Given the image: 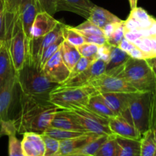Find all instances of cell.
<instances>
[{"mask_svg": "<svg viewBox=\"0 0 156 156\" xmlns=\"http://www.w3.org/2000/svg\"><path fill=\"white\" fill-rule=\"evenodd\" d=\"M28 38L22 27L20 18L15 21L10 35L5 41L15 70L18 71L23 66L28 56Z\"/></svg>", "mask_w": 156, "mask_h": 156, "instance_id": "obj_6", "label": "cell"}, {"mask_svg": "<svg viewBox=\"0 0 156 156\" xmlns=\"http://www.w3.org/2000/svg\"><path fill=\"white\" fill-rule=\"evenodd\" d=\"M109 127L111 133L117 136L132 140H140L142 137L141 133L133 123L128 109L110 118Z\"/></svg>", "mask_w": 156, "mask_h": 156, "instance_id": "obj_10", "label": "cell"}, {"mask_svg": "<svg viewBox=\"0 0 156 156\" xmlns=\"http://www.w3.org/2000/svg\"><path fill=\"white\" fill-rule=\"evenodd\" d=\"M85 108L91 112L107 119H110L116 116V114L105 101L100 93L91 96Z\"/></svg>", "mask_w": 156, "mask_h": 156, "instance_id": "obj_25", "label": "cell"}, {"mask_svg": "<svg viewBox=\"0 0 156 156\" xmlns=\"http://www.w3.org/2000/svg\"><path fill=\"white\" fill-rule=\"evenodd\" d=\"M59 50L64 63L71 71L72 69L82 57L77 47L64 40L61 44Z\"/></svg>", "mask_w": 156, "mask_h": 156, "instance_id": "obj_26", "label": "cell"}, {"mask_svg": "<svg viewBox=\"0 0 156 156\" xmlns=\"http://www.w3.org/2000/svg\"><path fill=\"white\" fill-rule=\"evenodd\" d=\"M61 11L74 12L88 19L94 4L91 0H59Z\"/></svg>", "mask_w": 156, "mask_h": 156, "instance_id": "obj_23", "label": "cell"}, {"mask_svg": "<svg viewBox=\"0 0 156 156\" xmlns=\"http://www.w3.org/2000/svg\"><path fill=\"white\" fill-rule=\"evenodd\" d=\"M63 24L59 22L54 29L46 35L37 38H30L28 41V56L34 64L40 69V59L46 49L62 36V28ZM42 70V69H41Z\"/></svg>", "mask_w": 156, "mask_h": 156, "instance_id": "obj_8", "label": "cell"}, {"mask_svg": "<svg viewBox=\"0 0 156 156\" xmlns=\"http://www.w3.org/2000/svg\"><path fill=\"white\" fill-rule=\"evenodd\" d=\"M41 12H46L51 15H54L61 11L59 0H37Z\"/></svg>", "mask_w": 156, "mask_h": 156, "instance_id": "obj_38", "label": "cell"}, {"mask_svg": "<svg viewBox=\"0 0 156 156\" xmlns=\"http://www.w3.org/2000/svg\"><path fill=\"white\" fill-rule=\"evenodd\" d=\"M120 152V146L117 142V136L114 134H111L94 156H119Z\"/></svg>", "mask_w": 156, "mask_h": 156, "instance_id": "obj_28", "label": "cell"}, {"mask_svg": "<svg viewBox=\"0 0 156 156\" xmlns=\"http://www.w3.org/2000/svg\"><path fill=\"white\" fill-rule=\"evenodd\" d=\"M106 63L102 59H98L93 62L88 68L77 76L65 81L60 86L82 87L89 85L90 82L100 75L105 73Z\"/></svg>", "mask_w": 156, "mask_h": 156, "instance_id": "obj_12", "label": "cell"}, {"mask_svg": "<svg viewBox=\"0 0 156 156\" xmlns=\"http://www.w3.org/2000/svg\"><path fill=\"white\" fill-rule=\"evenodd\" d=\"M92 62V61H91L90 59L82 56V57L80 58V59L78 61L77 63L75 65V66L73 67V68L72 69L71 71H70V74L68 79H71V78H73L74 76L79 75V73H81L82 72H83L84 70L86 69Z\"/></svg>", "mask_w": 156, "mask_h": 156, "instance_id": "obj_41", "label": "cell"}, {"mask_svg": "<svg viewBox=\"0 0 156 156\" xmlns=\"http://www.w3.org/2000/svg\"><path fill=\"white\" fill-rule=\"evenodd\" d=\"M121 50L126 52L131 58H135V59H146L145 55L143 52L131 41H128L126 38H123V41L118 46Z\"/></svg>", "mask_w": 156, "mask_h": 156, "instance_id": "obj_36", "label": "cell"}, {"mask_svg": "<svg viewBox=\"0 0 156 156\" xmlns=\"http://www.w3.org/2000/svg\"><path fill=\"white\" fill-rule=\"evenodd\" d=\"M3 43H4V41H2V40H0V49H1L2 46V44H3Z\"/></svg>", "mask_w": 156, "mask_h": 156, "instance_id": "obj_48", "label": "cell"}, {"mask_svg": "<svg viewBox=\"0 0 156 156\" xmlns=\"http://www.w3.org/2000/svg\"><path fill=\"white\" fill-rule=\"evenodd\" d=\"M15 79H16V70L4 42L0 49V89Z\"/></svg>", "mask_w": 156, "mask_h": 156, "instance_id": "obj_17", "label": "cell"}, {"mask_svg": "<svg viewBox=\"0 0 156 156\" xmlns=\"http://www.w3.org/2000/svg\"><path fill=\"white\" fill-rule=\"evenodd\" d=\"M58 108L47 99L28 96L21 93L20 110L12 119L17 133L27 132L43 134L50 126Z\"/></svg>", "mask_w": 156, "mask_h": 156, "instance_id": "obj_1", "label": "cell"}, {"mask_svg": "<svg viewBox=\"0 0 156 156\" xmlns=\"http://www.w3.org/2000/svg\"><path fill=\"white\" fill-rule=\"evenodd\" d=\"M129 2V6H130L131 9H133L137 7V2L138 0H128Z\"/></svg>", "mask_w": 156, "mask_h": 156, "instance_id": "obj_46", "label": "cell"}, {"mask_svg": "<svg viewBox=\"0 0 156 156\" xmlns=\"http://www.w3.org/2000/svg\"><path fill=\"white\" fill-rule=\"evenodd\" d=\"M99 93L139 92L121 76H111L105 73L93 79L89 83Z\"/></svg>", "mask_w": 156, "mask_h": 156, "instance_id": "obj_9", "label": "cell"}, {"mask_svg": "<svg viewBox=\"0 0 156 156\" xmlns=\"http://www.w3.org/2000/svg\"><path fill=\"white\" fill-rule=\"evenodd\" d=\"M88 20H89L91 23L101 30L108 24L120 22L122 21L118 17L114 15L107 9L99 7L95 5L91 10Z\"/></svg>", "mask_w": 156, "mask_h": 156, "instance_id": "obj_22", "label": "cell"}, {"mask_svg": "<svg viewBox=\"0 0 156 156\" xmlns=\"http://www.w3.org/2000/svg\"><path fill=\"white\" fill-rule=\"evenodd\" d=\"M5 8V41L8 39L12 32L15 21L19 18L18 12L22 0H4Z\"/></svg>", "mask_w": 156, "mask_h": 156, "instance_id": "obj_24", "label": "cell"}, {"mask_svg": "<svg viewBox=\"0 0 156 156\" xmlns=\"http://www.w3.org/2000/svg\"><path fill=\"white\" fill-rule=\"evenodd\" d=\"M98 93L90 85L82 87H62L59 85L50 93L49 101L58 109L73 111L86 107L90 98Z\"/></svg>", "mask_w": 156, "mask_h": 156, "instance_id": "obj_4", "label": "cell"}, {"mask_svg": "<svg viewBox=\"0 0 156 156\" xmlns=\"http://www.w3.org/2000/svg\"><path fill=\"white\" fill-rule=\"evenodd\" d=\"M123 30H124V21L122 20L121 21L116 24L111 33L107 37V43L111 46L118 47L124 38Z\"/></svg>", "mask_w": 156, "mask_h": 156, "instance_id": "obj_33", "label": "cell"}, {"mask_svg": "<svg viewBox=\"0 0 156 156\" xmlns=\"http://www.w3.org/2000/svg\"><path fill=\"white\" fill-rule=\"evenodd\" d=\"M138 92L100 93L113 112L117 115L128 109L129 104Z\"/></svg>", "mask_w": 156, "mask_h": 156, "instance_id": "obj_14", "label": "cell"}, {"mask_svg": "<svg viewBox=\"0 0 156 156\" xmlns=\"http://www.w3.org/2000/svg\"><path fill=\"white\" fill-rule=\"evenodd\" d=\"M16 82L22 94L47 100L51 91L59 86L49 80L28 57L23 66L16 71Z\"/></svg>", "mask_w": 156, "mask_h": 156, "instance_id": "obj_2", "label": "cell"}, {"mask_svg": "<svg viewBox=\"0 0 156 156\" xmlns=\"http://www.w3.org/2000/svg\"><path fill=\"white\" fill-rule=\"evenodd\" d=\"M152 91L138 92L128 108V112L137 130L143 135L151 129Z\"/></svg>", "mask_w": 156, "mask_h": 156, "instance_id": "obj_5", "label": "cell"}, {"mask_svg": "<svg viewBox=\"0 0 156 156\" xmlns=\"http://www.w3.org/2000/svg\"><path fill=\"white\" fill-rule=\"evenodd\" d=\"M71 111L87 133L99 136L113 134L109 127V119L91 112L85 107Z\"/></svg>", "mask_w": 156, "mask_h": 156, "instance_id": "obj_7", "label": "cell"}, {"mask_svg": "<svg viewBox=\"0 0 156 156\" xmlns=\"http://www.w3.org/2000/svg\"><path fill=\"white\" fill-rule=\"evenodd\" d=\"M82 37H83L85 43H90V44H94L96 45L101 46L107 43L106 37L105 35L100 34H82Z\"/></svg>", "mask_w": 156, "mask_h": 156, "instance_id": "obj_42", "label": "cell"}, {"mask_svg": "<svg viewBox=\"0 0 156 156\" xmlns=\"http://www.w3.org/2000/svg\"><path fill=\"white\" fill-rule=\"evenodd\" d=\"M5 37V1L0 0V40L4 41Z\"/></svg>", "mask_w": 156, "mask_h": 156, "instance_id": "obj_43", "label": "cell"}, {"mask_svg": "<svg viewBox=\"0 0 156 156\" xmlns=\"http://www.w3.org/2000/svg\"><path fill=\"white\" fill-rule=\"evenodd\" d=\"M111 47L112 46L110 45L108 43H105V44L101 46H99L98 49V58L102 59L105 63L108 62L111 55Z\"/></svg>", "mask_w": 156, "mask_h": 156, "instance_id": "obj_44", "label": "cell"}, {"mask_svg": "<svg viewBox=\"0 0 156 156\" xmlns=\"http://www.w3.org/2000/svg\"><path fill=\"white\" fill-rule=\"evenodd\" d=\"M122 76L139 92L153 91L156 88V76L149 59L129 58Z\"/></svg>", "mask_w": 156, "mask_h": 156, "instance_id": "obj_3", "label": "cell"}, {"mask_svg": "<svg viewBox=\"0 0 156 156\" xmlns=\"http://www.w3.org/2000/svg\"><path fill=\"white\" fill-rule=\"evenodd\" d=\"M16 86V79H15L0 89V129L2 125L9 120V110L13 101L14 92Z\"/></svg>", "mask_w": 156, "mask_h": 156, "instance_id": "obj_20", "label": "cell"}, {"mask_svg": "<svg viewBox=\"0 0 156 156\" xmlns=\"http://www.w3.org/2000/svg\"><path fill=\"white\" fill-rule=\"evenodd\" d=\"M66 156H86V155H66Z\"/></svg>", "mask_w": 156, "mask_h": 156, "instance_id": "obj_50", "label": "cell"}, {"mask_svg": "<svg viewBox=\"0 0 156 156\" xmlns=\"http://www.w3.org/2000/svg\"><path fill=\"white\" fill-rule=\"evenodd\" d=\"M109 135H101L98 136L94 140L90 141L86 145L81 148L80 149L73 153V155H86V156H94V154L97 152L99 148L101 145L105 143Z\"/></svg>", "mask_w": 156, "mask_h": 156, "instance_id": "obj_30", "label": "cell"}, {"mask_svg": "<svg viewBox=\"0 0 156 156\" xmlns=\"http://www.w3.org/2000/svg\"><path fill=\"white\" fill-rule=\"evenodd\" d=\"M41 12L37 0H22L19 8V18L28 40L30 39V30L34 18Z\"/></svg>", "mask_w": 156, "mask_h": 156, "instance_id": "obj_15", "label": "cell"}, {"mask_svg": "<svg viewBox=\"0 0 156 156\" xmlns=\"http://www.w3.org/2000/svg\"><path fill=\"white\" fill-rule=\"evenodd\" d=\"M153 132H154V135H155V142H156V129H153Z\"/></svg>", "mask_w": 156, "mask_h": 156, "instance_id": "obj_49", "label": "cell"}, {"mask_svg": "<svg viewBox=\"0 0 156 156\" xmlns=\"http://www.w3.org/2000/svg\"><path fill=\"white\" fill-rule=\"evenodd\" d=\"M9 137V156H24L21 141L16 137V133H11Z\"/></svg>", "mask_w": 156, "mask_h": 156, "instance_id": "obj_39", "label": "cell"}, {"mask_svg": "<svg viewBox=\"0 0 156 156\" xmlns=\"http://www.w3.org/2000/svg\"><path fill=\"white\" fill-rule=\"evenodd\" d=\"M78 50L79 53L83 57L90 59L92 62L98 59V49L99 46L90 43H83L81 45L78 46Z\"/></svg>", "mask_w": 156, "mask_h": 156, "instance_id": "obj_34", "label": "cell"}, {"mask_svg": "<svg viewBox=\"0 0 156 156\" xmlns=\"http://www.w3.org/2000/svg\"><path fill=\"white\" fill-rule=\"evenodd\" d=\"M42 72L49 80L59 85L68 79L70 70L64 63L59 49L44 64L42 67Z\"/></svg>", "mask_w": 156, "mask_h": 156, "instance_id": "obj_11", "label": "cell"}, {"mask_svg": "<svg viewBox=\"0 0 156 156\" xmlns=\"http://www.w3.org/2000/svg\"><path fill=\"white\" fill-rule=\"evenodd\" d=\"M155 156H156V153H155Z\"/></svg>", "mask_w": 156, "mask_h": 156, "instance_id": "obj_52", "label": "cell"}, {"mask_svg": "<svg viewBox=\"0 0 156 156\" xmlns=\"http://www.w3.org/2000/svg\"><path fill=\"white\" fill-rule=\"evenodd\" d=\"M59 21L46 12H40L36 15L30 30V38L40 37L50 33Z\"/></svg>", "mask_w": 156, "mask_h": 156, "instance_id": "obj_16", "label": "cell"}, {"mask_svg": "<svg viewBox=\"0 0 156 156\" xmlns=\"http://www.w3.org/2000/svg\"><path fill=\"white\" fill-rule=\"evenodd\" d=\"M149 60L150 62L151 65H152V68L156 69V56L154 58H152V59H149Z\"/></svg>", "mask_w": 156, "mask_h": 156, "instance_id": "obj_47", "label": "cell"}, {"mask_svg": "<svg viewBox=\"0 0 156 156\" xmlns=\"http://www.w3.org/2000/svg\"><path fill=\"white\" fill-rule=\"evenodd\" d=\"M156 142L153 129H149L140 139V156H155Z\"/></svg>", "mask_w": 156, "mask_h": 156, "instance_id": "obj_29", "label": "cell"}, {"mask_svg": "<svg viewBox=\"0 0 156 156\" xmlns=\"http://www.w3.org/2000/svg\"><path fill=\"white\" fill-rule=\"evenodd\" d=\"M75 29L82 34H100L105 35L103 33V30L96 25H94L93 23H91L89 20L87 19L85 22L79 24L77 27H75Z\"/></svg>", "mask_w": 156, "mask_h": 156, "instance_id": "obj_40", "label": "cell"}, {"mask_svg": "<svg viewBox=\"0 0 156 156\" xmlns=\"http://www.w3.org/2000/svg\"><path fill=\"white\" fill-rule=\"evenodd\" d=\"M129 58H131L130 56L120 47L112 46L109 60L105 66V73L111 76H122L123 67Z\"/></svg>", "mask_w": 156, "mask_h": 156, "instance_id": "obj_19", "label": "cell"}, {"mask_svg": "<svg viewBox=\"0 0 156 156\" xmlns=\"http://www.w3.org/2000/svg\"><path fill=\"white\" fill-rule=\"evenodd\" d=\"M63 41L64 38L62 34V36L59 37L58 38L56 41H54L51 45L49 46V47L46 49L45 51L42 53V55H41V59H40V67H41V69H42V67L44 66V64H45L46 62H47V61L55 54V53L59 50Z\"/></svg>", "mask_w": 156, "mask_h": 156, "instance_id": "obj_37", "label": "cell"}, {"mask_svg": "<svg viewBox=\"0 0 156 156\" xmlns=\"http://www.w3.org/2000/svg\"><path fill=\"white\" fill-rule=\"evenodd\" d=\"M99 135L94 133H87L79 136L78 137H75L73 139L62 140L60 142V147H59V156H66L73 155L79 149L83 147L85 145L89 143L94 138L98 136Z\"/></svg>", "mask_w": 156, "mask_h": 156, "instance_id": "obj_21", "label": "cell"}, {"mask_svg": "<svg viewBox=\"0 0 156 156\" xmlns=\"http://www.w3.org/2000/svg\"><path fill=\"white\" fill-rule=\"evenodd\" d=\"M43 134L52 137L53 139H56V140H59V141H62V140H69V139H73L75 138V137H78L85 133L80 132H76V131H70L66 130V129H58V128L49 126L44 131V133Z\"/></svg>", "mask_w": 156, "mask_h": 156, "instance_id": "obj_31", "label": "cell"}, {"mask_svg": "<svg viewBox=\"0 0 156 156\" xmlns=\"http://www.w3.org/2000/svg\"><path fill=\"white\" fill-rule=\"evenodd\" d=\"M117 140L120 146L119 156H140V140H132L120 136H117Z\"/></svg>", "mask_w": 156, "mask_h": 156, "instance_id": "obj_27", "label": "cell"}, {"mask_svg": "<svg viewBox=\"0 0 156 156\" xmlns=\"http://www.w3.org/2000/svg\"><path fill=\"white\" fill-rule=\"evenodd\" d=\"M44 143V156H59L60 142L49 136L41 134Z\"/></svg>", "mask_w": 156, "mask_h": 156, "instance_id": "obj_35", "label": "cell"}, {"mask_svg": "<svg viewBox=\"0 0 156 156\" xmlns=\"http://www.w3.org/2000/svg\"><path fill=\"white\" fill-rule=\"evenodd\" d=\"M153 70H154V72H155V74L156 76V69H153Z\"/></svg>", "mask_w": 156, "mask_h": 156, "instance_id": "obj_51", "label": "cell"}, {"mask_svg": "<svg viewBox=\"0 0 156 156\" xmlns=\"http://www.w3.org/2000/svg\"><path fill=\"white\" fill-rule=\"evenodd\" d=\"M156 129V88L152 91V116H151V129Z\"/></svg>", "mask_w": 156, "mask_h": 156, "instance_id": "obj_45", "label": "cell"}, {"mask_svg": "<svg viewBox=\"0 0 156 156\" xmlns=\"http://www.w3.org/2000/svg\"><path fill=\"white\" fill-rule=\"evenodd\" d=\"M24 156H44V143L41 134L27 132L23 133L21 141Z\"/></svg>", "mask_w": 156, "mask_h": 156, "instance_id": "obj_18", "label": "cell"}, {"mask_svg": "<svg viewBox=\"0 0 156 156\" xmlns=\"http://www.w3.org/2000/svg\"><path fill=\"white\" fill-rule=\"evenodd\" d=\"M62 34L65 41H68L69 43L76 47H78L85 43L82 34L71 26L66 25L63 24L62 28Z\"/></svg>", "mask_w": 156, "mask_h": 156, "instance_id": "obj_32", "label": "cell"}, {"mask_svg": "<svg viewBox=\"0 0 156 156\" xmlns=\"http://www.w3.org/2000/svg\"><path fill=\"white\" fill-rule=\"evenodd\" d=\"M50 126L87 133L83 126L78 121L74 114L71 111L66 110H58L52 119Z\"/></svg>", "mask_w": 156, "mask_h": 156, "instance_id": "obj_13", "label": "cell"}]
</instances>
